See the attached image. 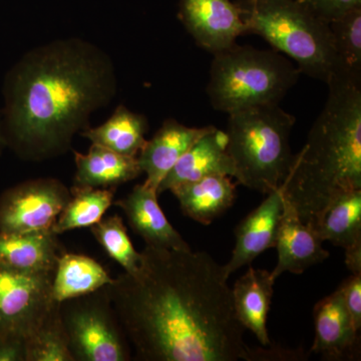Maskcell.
<instances>
[{"label":"cell","instance_id":"cell-1","mask_svg":"<svg viewBox=\"0 0 361 361\" xmlns=\"http://www.w3.org/2000/svg\"><path fill=\"white\" fill-rule=\"evenodd\" d=\"M141 255L137 272L109 285L137 360H246L224 265L206 252L146 245Z\"/></svg>","mask_w":361,"mask_h":361},{"label":"cell","instance_id":"cell-2","mask_svg":"<svg viewBox=\"0 0 361 361\" xmlns=\"http://www.w3.org/2000/svg\"><path fill=\"white\" fill-rule=\"evenodd\" d=\"M111 56L78 37L26 52L7 71L1 109L7 148L25 161L63 155L92 114L116 94Z\"/></svg>","mask_w":361,"mask_h":361},{"label":"cell","instance_id":"cell-3","mask_svg":"<svg viewBox=\"0 0 361 361\" xmlns=\"http://www.w3.org/2000/svg\"><path fill=\"white\" fill-rule=\"evenodd\" d=\"M326 85L324 106L282 183L306 224L339 195L361 189V80L334 75Z\"/></svg>","mask_w":361,"mask_h":361},{"label":"cell","instance_id":"cell-4","mask_svg":"<svg viewBox=\"0 0 361 361\" xmlns=\"http://www.w3.org/2000/svg\"><path fill=\"white\" fill-rule=\"evenodd\" d=\"M227 152L238 184L269 194L281 186L293 161L290 135L295 118L279 104L228 114Z\"/></svg>","mask_w":361,"mask_h":361},{"label":"cell","instance_id":"cell-5","mask_svg":"<svg viewBox=\"0 0 361 361\" xmlns=\"http://www.w3.org/2000/svg\"><path fill=\"white\" fill-rule=\"evenodd\" d=\"M247 33L263 37L286 54L303 75L327 84L337 73L329 23L299 0H240Z\"/></svg>","mask_w":361,"mask_h":361},{"label":"cell","instance_id":"cell-6","mask_svg":"<svg viewBox=\"0 0 361 361\" xmlns=\"http://www.w3.org/2000/svg\"><path fill=\"white\" fill-rule=\"evenodd\" d=\"M213 56L206 92L223 113L279 104L301 75L280 52L250 45L234 44Z\"/></svg>","mask_w":361,"mask_h":361},{"label":"cell","instance_id":"cell-7","mask_svg":"<svg viewBox=\"0 0 361 361\" xmlns=\"http://www.w3.org/2000/svg\"><path fill=\"white\" fill-rule=\"evenodd\" d=\"M71 355L75 361H129V339L115 310L109 285L61 303Z\"/></svg>","mask_w":361,"mask_h":361},{"label":"cell","instance_id":"cell-8","mask_svg":"<svg viewBox=\"0 0 361 361\" xmlns=\"http://www.w3.org/2000/svg\"><path fill=\"white\" fill-rule=\"evenodd\" d=\"M71 198L61 180L39 178L8 188L0 195V232L52 230Z\"/></svg>","mask_w":361,"mask_h":361},{"label":"cell","instance_id":"cell-9","mask_svg":"<svg viewBox=\"0 0 361 361\" xmlns=\"http://www.w3.org/2000/svg\"><path fill=\"white\" fill-rule=\"evenodd\" d=\"M54 273H28L0 267V331L25 337L39 326L56 302Z\"/></svg>","mask_w":361,"mask_h":361},{"label":"cell","instance_id":"cell-10","mask_svg":"<svg viewBox=\"0 0 361 361\" xmlns=\"http://www.w3.org/2000/svg\"><path fill=\"white\" fill-rule=\"evenodd\" d=\"M178 16L196 44L212 54L247 33L241 9L231 0H180Z\"/></svg>","mask_w":361,"mask_h":361},{"label":"cell","instance_id":"cell-11","mask_svg":"<svg viewBox=\"0 0 361 361\" xmlns=\"http://www.w3.org/2000/svg\"><path fill=\"white\" fill-rule=\"evenodd\" d=\"M315 338L311 353L323 360H353L360 353V331L344 304L341 288L316 304Z\"/></svg>","mask_w":361,"mask_h":361},{"label":"cell","instance_id":"cell-12","mask_svg":"<svg viewBox=\"0 0 361 361\" xmlns=\"http://www.w3.org/2000/svg\"><path fill=\"white\" fill-rule=\"evenodd\" d=\"M267 195L236 228L234 250L229 262L224 265L228 277L243 266H250L263 252L275 247L283 211V186Z\"/></svg>","mask_w":361,"mask_h":361},{"label":"cell","instance_id":"cell-13","mask_svg":"<svg viewBox=\"0 0 361 361\" xmlns=\"http://www.w3.org/2000/svg\"><path fill=\"white\" fill-rule=\"evenodd\" d=\"M322 243L314 230L301 220L295 208L284 197L283 211L275 243L278 262L270 272L272 279L276 281L284 272L302 274L311 266L326 260L329 252L323 248Z\"/></svg>","mask_w":361,"mask_h":361},{"label":"cell","instance_id":"cell-14","mask_svg":"<svg viewBox=\"0 0 361 361\" xmlns=\"http://www.w3.org/2000/svg\"><path fill=\"white\" fill-rule=\"evenodd\" d=\"M156 190L145 183L135 185L126 198L115 202L127 217L133 231L147 246L171 250L189 251L191 247L170 224L158 202Z\"/></svg>","mask_w":361,"mask_h":361},{"label":"cell","instance_id":"cell-15","mask_svg":"<svg viewBox=\"0 0 361 361\" xmlns=\"http://www.w3.org/2000/svg\"><path fill=\"white\" fill-rule=\"evenodd\" d=\"M213 129L214 126L187 127L175 118L164 121L160 129L146 142L137 155L142 172L147 175L145 184L158 191L161 180L165 179L180 157Z\"/></svg>","mask_w":361,"mask_h":361},{"label":"cell","instance_id":"cell-16","mask_svg":"<svg viewBox=\"0 0 361 361\" xmlns=\"http://www.w3.org/2000/svg\"><path fill=\"white\" fill-rule=\"evenodd\" d=\"M235 170L231 157L227 152V135L214 127L204 135L161 180L157 193L161 195L186 183L194 182L212 175L234 177Z\"/></svg>","mask_w":361,"mask_h":361},{"label":"cell","instance_id":"cell-17","mask_svg":"<svg viewBox=\"0 0 361 361\" xmlns=\"http://www.w3.org/2000/svg\"><path fill=\"white\" fill-rule=\"evenodd\" d=\"M59 235L52 230L0 232V267L28 273H54L63 254Z\"/></svg>","mask_w":361,"mask_h":361},{"label":"cell","instance_id":"cell-18","mask_svg":"<svg viewBox=\"0 0 361 361\" xmlns=\"http://www.w3.org/2000/svg\"><path fill=\"white\" fill-rule=\"evenodd\" d=\"M275 280L270 272L249 266L232 288L233 306L240 324L255 334L262 345L271 346L267 317Z\"/></svg>","mask_w":361,"mask_h":361},{"label":"cell","instance_id":"cell-19","mask_svg":"<svg viewBox=\"0 0 361 361\" xmlns=\"http://www.w3.org/2000/svg\"><path fill=\"white\" fill-rule=\"evenodd\" d=\"M236 186L229 176L212 175L171 190L187 217L209 225L234 203Z\"/></svg>","mask_w":361,"mask_h":361},{"label":"cell","instance_id":"cell-20","mask_svg":"<svg viewBox=\"0 0 361 361\" xmlns=\"http://www.w3.org/2000/svg\"><path fill=\"white\" fill-rule=\"evenodd\" d=\"M75 153L73 185L90 188H116L142 174L137 157L120 155L92 144L87 154Z\"/></svg>","mask_w":361,"mask_h":361},{"label":"cell","instance_id":"cell-21","mask_svg":"<svg viewBox=\"0 0 361 361\" xmlns=\"http://www.w3.org/2000/svg\"><path fill=\"white\" fill-rule=\"evenodd\" d=\"M114 278L94 259L75 253L59 257L52 279V298L61 303L113 283Z\"/></svg>","mask_w":361,"mask_h":361},{"label":"cell","instance_id":"cell-22","mask_svg":"<svg viewBox=\"0 0 361 361\" xmlns=\"http://www.w3.org/2000/svg\"><path fill=\"white\" fill-rule=\"evenodd\" d=\"M322 242L344 250L361 244V189L336 197L314 222L308 224Z\"/></svg>","mask_w":361,"mask_h":361},{"label":"cell","instance_id":"cell-23","mask_svg":"<svg viewBox=\"0 0 361 361\" xmlns=\"http://www.w3.org/2000/svg\"><path fill=\"white\" fill-rule=\"evenodd\" d=\"M148 130L146 116L120 104L103 125L87 128L80 135L90 140L92 144L99 145L120 155L137 157L146 144L145 135Z\"/></svg>","mask_w":361,"mask_h":361},{"label":"cell","instance_id":"cell-24","mask_svg":"<svg viewBox=\"0 0 361 361\" xmlns=\"http://www.w3.org/2000/svg\"><path fill=\"white\" fill-rule=\"evenodd\" d=\"M71 198L59 214L52 231L61 235L71 230L90 228L103 219L114 203L116 188H71Z\"/></svg>","mask_w":361,"mask_h":361},{"label":"cell","instance_id":"cell-25","mask_svg":"<svg viewBox=\"0 0 361 361\" xmlns=\"http://www.w3.org/2000/svg\"><path fill=\"white\" fill-rule=\"evenodd\" d=\"M26 361H75L61 315L54 302L32 334L26 337Z\"/></svg>","mask_w":361,"mask_h":361},{"label":"cell","instance_id":"cell-26","mask_svg":"<svg viewBox=\"0 0 361 361\" xmlns=\"http://www.w3.org/2000/svg\"><path fill=\"white\" fill-rule=\"evenodd\" d=\"M329 25L336 56V75L361 80V7Z\"/></svg>","mask_w":361,"mask_h":361},{"label":"cell","instance_id":"cell-27","mask_svg":"<svg viewBox=\"0 0 361 361\" xmlns=\"http://www.w3.org/2000/svg\"><path fill=\"white\" fill-rule=\"evenodd\" d=\"M90 230L106 254L122 266L126 273L134 274L139 270L141 252L135 250L133 245L121 216L104 217Z\"/></svg>","mask_w":361,"mask_h":361},{"label":"cell","instance_id":"cell-28","mask_svg":"<svg viewBox=\"0 0 361 361\" xmlns=\"http://www.w3.org/2000/svg\"><path fill=\"white\" fill-rule=\"evenodd\" d=\"M320 20L330 23L353 11L360 8L361 0H299Z\"/></svg>","mask_w":361,"mask_h":361},{"label":"cell","instance_id":"cell-29","mask_svg":"<svg viewBox=\"0 0 361 361\" xmlns=\"http://www.w3.org/2000/svg\"><path fill=\"white\" fill-rule=\"evenodd\" d=\"M344 304L353 318L355 329H361V274H351L339 286Z\"/></svg>","mask_w":361,"mask_h":361},{"label":"cell","instance_id":"cell-30","mask_svg":"<svg viewBox=\"0 0 361 361\" xmlns=\"http://www.w3.org/2000/svg\"><path fill=\"white\" fill-rule=\"evenodd\" d=\"M0 361H26V337L0 331Z\"/></svg>","mask_w":361,"mask_h":361},{"label":"cell","instance_id":"cell-31","mask_svg":"<svg viewBox=\"0 0 361 361\" xmlns=\"http://www.w3.org/2000/svg\"><path fill=\"white\" fill-rule=\"evenodd\" d=\"M302 360L305 355L302 350H284V349H253L248 348L246 361L253 360Z\"/></svg>","mask_w":361,"mask_h":361},{"label":"cell","instance_id":"cell-32","mask_svg":"<svg viewBox=\"0 0 361 361\" xmlns=\"http://www.w3.org/2000/svg\"><path fill=\"white\" fill-rule=\"evenodd\" d=\"M345 264L353 274H361V244L346 249Z\"/></svg>","mask_w":361,"mask_h":361},{"label":"cell","instance_id":"cell-33","mask_svg":"<svg viewBox=\"0 0 361 361\" xmlns=\"http://www.w3.org/2000/svg\"><path fill=\"white\" fill-rule=\"evenodd\" d=\"M7 148V142L6 132H4V118H2V111L0 109V155L4 149Z\"/></svg>","mask_w":361,"mask_h":361}]
</instances>
